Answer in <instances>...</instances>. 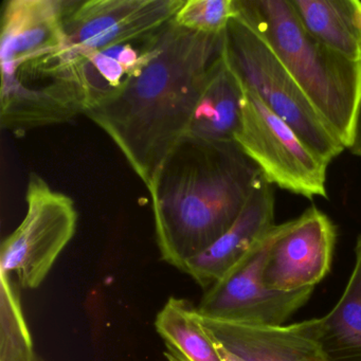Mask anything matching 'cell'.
<instances>
[{
  "label": "cell",
  "instance_id": "obj_15",
  "mask_svg": "<svg viewBox=\"0 0 361 361\" xmlns=\"http://www.w3.org/2000/svg\"><path fill=\"white\" fill-rule=\"evenodd\" d=\"M304 29L319 43L361 63V1L289 0Z\"/></svg>",
  "mask_w": 361,
  "mask_h": 361
},
{
  "label": "cell",
  "instance_id": "obj_21",
  "mask_svg": "<svg viewBox=\"0 0 361 361\" xmlns=\"http://www.w3.org/2000/svg\"><path fill=\"white\" fill-rule=\"evenodd\" d=\"M164 356L166 357L168 361H189L178 350H175L171 345H166V352L164 353Z\"/></svg>",
  "mask_w": 361,
  "mask_h": 361
},
{
  "label": "cell",
  "instance_id": "obj_8",
  "mask_svg": "<svg viewBox=\"0 0 361 361\" xmlns=\"http://www.w3.org/2000/svg\"><path fill=\"white\" fill-rule=\"evenodd\" d=\"M286 223L267 236L219 282L207 290L198 305L200 316L214 320L278 326L303 307L314 287L278 291L264 284L263 271L271 245Z\"/></svg>",
  "mask_w": 361,
  "mask_h": 361
},
{
  "label": "cell",
  "instance_id": "obj_4",
  "mask_svg": "<svg viewBox=\"0 0 361 361\" xmlns=\"http://www.w3.org/2000/svg\"><path fill=\"white\" fill-rule=\"evenodd\" d=\"M236 14L257 32L293 75L345 149L361 105V63L319 43L289 0H235Z\"/></svg>",
  "mask_w": 361,
  "mask_h": 361
},
{
  "label": "cell",
  "instance_id": "obj_19",
  "mask_svg": "<svg viewBox=\"0 0 361 361\" xmlns=\"http://www.w3.org/2000/svg\"><path fill=\"white\" fill-rule=\"evenodd\" d=\"M235 14V0H185L174 22L193 32L221 35Z\"/></svg>",
  "mask_w": 361,
  "mask_h": 361
},
{
  "label": "cell",
  "instance_id": "obj_13",
  "mask_svg": "<svg viewBox=\"0 0 361 361\" xmlns=\"http://www.w3.org/2000/svg\"><path fill=\"white\" fill-rule=\"evenodd\" d=\"M164 28L135 41L78 54L87 97L86 114L123 90L130 78L153 56Z\"/></svg>",
  "mask_w": 361,
  "mask_h": 361
},
{
  "label": "cell",
  "instance_id": "obj_1",
  "mask_svg": "<svg viewBox=\"0 0 361 361\" xmlns=\"http://www.w3.org/2000/svg\"><path fill=\"white\" fill-rule=\"evenodd\" d=\"M225 33L204 35L173 20L123 90L86 115L106 133L151 191L187 136L209 75L223 59Z\"/></svg>",
  "mask_w": 361,
  "mask_h": 361
},
{
  "label": "cell",
  "instance_id": "obj_3",
  "mask_svg": "<svg viewBox=\"0 0 361 361\" xmlns=\"http://www.w3.org/2000/svg\"><path fill=\"white\" fill-rule=\"evenodd\" d=\"M0 123L23 135L88 109L80 56L63 25V0H8L1 10Z\"/></svg>",
  "mask_w": 361,
  "mask_h": 361
},
{
  "label": "cell",
  "instance_id": "obj_2",
  "mask_svg": "<svg viewBox=\"0 0 361 361\" xmlns=\"http://www.w3.org/2000/svg\"><path fill=\"white\" fill-rule=\"evenodd\" d=\"M264 180L235 141L183 139L149 191L162 259L183 269L230 229Z\"/></svg>",
  "mask_w": 361,
  "mask_h": 361
},
{
  "label": "cell",
  "instance_id": "obj_16",
  "mask_svg": "<svg viewBox=\"0 0 361 361\" xmlns=\"http://www.w3.org/2000/svg\"><path fill=\"white\" fill-rule=\"evenodd\" d=\"M321 342L331 361H361V235L345 289L333 310L321 317Z\"/></svg>",
  "mask_w": 361,
  "mask_h": 361
},
{
  "label": "cell",
  "instance_id": "obj_10",
  "mask_svg": "<svg viewBox=\"0 0 361 361\" xmlns=\"http://www.w3.org/2000/svg\"><path fill=\"white\" fill-rule=\"evenodd\" d=\"M336 235L333 221L314 206L287 221L270 248L263 271L265 286L278 291L316 286L331 269Z\"/></svg>",
  "mask_w": 361,
  "mask_h": 361
},
{
  "label": "cell",
  "instance_id": "obj_11",
  "mask_svg": "<svg viewBox=\"0 0 361 361\" xmlns=\"http://www.w3.org/2000/svg\"><path fill=\"white\" fill-rule=\"evenodd\" d=\"M200 319L211 338L242 361H331L321 342V318L278 326Z\"/></svg>",
  "mask_w": 361,
  "mask_h": 361
},
{
  "label": "cell",
  "instance_id": "obj_12",
  "mask_svg": "<svg viewBox=\"0 0 361 361\" xmlns=\"http://www.w3.org/2000/svg\"><path fill=\"white\" fill-rule=\"evenodd\" d=\"M276 196L264 180L226 233L206 250L185 262L183 271L209 289L242 262L274 229Z\"/></svg>",
  "mask_w": 361,
  "mask_h": 361
},
{
  "label": "cell",
  "instance_id": "obj_22",
  "mask_svg": "<svg viewBox=\"0 0 361 361\" xmlns=\"http://www.w3.org/2000/svg\"><path fill=\"white\" fill-rule=\"evenodd\" d=\"M214 341V340H213ZM215 345H216L217 350H219V355H221V359H223V361H242L240 359L236 358L235 356H233V355L230 354L228 350H226L225 348H223V346L219 345L217 342H215Z\"/></svg>",
  "mask_w": 361,
  "mask_h": 361
},
{
  "label": "cell",
  "instance_id": "obj_14",
  "mask_svg": "<svg viewBox=\"0 0 361 361\" xmlns=\"http://www.w3.org/2000/svg\"><path fill=\"white\" fill-rule=\"evenodd\" d=\"M242 100V85L223 56L200 94L185 138L213 143L235 141Z\"/></svg>",
  "mask_w": 361,
  "mask_h": 361
},
{
  "label": "cell",
  "instance_id": "obj_5",
  "mask_svg": "<svg viewBox=\"0 0 361 361\" xmlns=\"http://www.w3.org/2000/svg\"><path fill=\"white\" fill-rule=\"evenodd\" d=\"M224 58L240 85L257 94L327 164L345 149L271 48L236 16L225 32Z\"/></svg>",
  "mask_w": 361,
  "mask_h": 361
},
{
  "label": "cell",
  "instance_id": "obj_20",
  "mask_svg": "<svg viewBox=\"0 0 361 361\" xmlns=\"http://www.w3.org/2000/svg\"><path fill=\"white\" fill-rule=\"evenodd\" d=\"M348 149L353 155L361 157V105L360 109H359L358 115H357L352 143H350V147Z\"/></svg>",
  "mask_w": 361,
  "mask_h": 361
},
{
  "label": "cell",
  "instance_id": "obj_18",
  "mask_svg": "<svg viewBox=\"0 0 361 361\" xmlns=\"http://www.w3.org/2000/svg\"><path fill=\"white\" fill-rule=\"evenodd\" d=\"M0 279V361H37L18 293L9 274Z\"/></svg>",
  "mask_w": 361,
  "mask_h": 361
},
{
  "label": "cell",
  "instance_id": "obj_6",
  "mask_svg": "<svg viewBox=\"0 0 361 361\" xmlns=\"http://www.w3.org/2000/svg\"><path fill=\"white\" fill-rule=\"evenodd\" d=\"M242 88V121L235 142L270 185L308 200L327 198L329 164L257 94Z\"/></svg>",
  "mask_w": 361,
  "mask_h": 361
},
{
  "label": "cell",
  "instance_id": "obj_7",
  "mask_svg": "<svg viewBox=\"0 0 361 361\" xmlns=\"http://www.w3.org/2000/svg\"><path fill=\"white\" fill-rule=\"evenodd\" d=\"M27 213L0 251V272L18 276L24 288H37L73 238L78 212L73 198L56 191L31 173L26 193Z\"/></svg>",
  "mask_w": 361,
  "mask_h": 361
},
{
  "label": "cell",
  "instance_id": "obj_17",
  "mask_svg": "<svg viewBox=\"0 0 361 361\" xmlns=\"http://www.w3.org/2000/svg\"><path fill=\"white\" fill-rule=\"evenodd\" d=\"M155 326L166 345L189 361H223L202 325L197 308L187 300L171 297L156 317Z\"/></svg>",
  "mask_w": 361,
  "mask_h": 361
},
{
  "label": "cell",
  "instance_id": "obj_9",
  "mask_svg": "<svg viewBox=\"0 0 361 361\" xmlns=\"http://www.w3.org/2000/svg\"><path fill=\"white\" fill-rule=\"evenodd\" d=\"M185 0H63V25L77 54L135 41L174 20Z\"/></svg>",
  "mask_w": 361,
  "mask_h": 361
},
{
  "label": "cell",
  "instance_id": "obj_23",
  "mask_svg": "<svg viewBox=\"0 0 361 361\" xmlns=\"http://www.w3.org/2000/svg\"><path fill=\"white\" fill-rule=\"evenodd\" d=\"M37 361H45L44 359L39 358V357H37Z\"/></svg>",
  "mask_w": 361,
  "mask_h": 361
}]
</instances>
